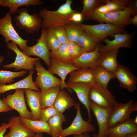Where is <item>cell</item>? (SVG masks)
Instances as JSON below:
<instances>
[{
	"label": "cell",
	"mask_w": 137,
	"mask_h": 137,
	"mask_svg": "<svg viewBox=\"0 0 137 137\" xmlns=\"http://www.w3.org/2000/svg\"><path fill=\"white\" fill-rule=\"evenodd\" d=\"M72 2V0H66L64 3L55 11L44 8L41 9L39 14L42 19L41 27L46 29H52L73 22L71 15L76 12L77 9H72L71 6Z\"/></svg>",
	"instance_id": "cell-1"
},
{
	"label": "cell",
	"mask_w": 137,
	"mask_h": 137,
	"mask_svg": "<svg viewBox=\"0 0 137 137\" xmlns=\"http://www.w3.org/2000/svg\"><path fill=\"white\" fill-rule=\"evenodd\" d=\"M131 15H132V11L128 7L123 10L109 12L104 14L100 13L94 10L90 19L124 28L128 25V22Z\"/></svg>",
	"instance_id": "cell-2"
},
{
	"label": "cell",
	"mask_w": 137,
	"mask_h": 137,
	"mask_svg": "<svg viewBox=\"0 0 137 137\" xmlns=\"http://www.w3.org/2000/svg\"><path fill=\"white\" fill-rule=\"evenodd\" d=\"M18 13L14 16L13 19L19 28L31 34L38 31L41 27L42 19L39 14H30L28 10L25 8L21 9Z\"/></svg>",
	"instance_id": "cell-3"
},
{
	"label": "cell",
	"mask_w": 137,
	"mask_h": 137,
	"mask_svg": "<svg viewBox=\"0 0 137 137\" xmlns=\"http://www.w3.org/2000/svg\"><path fill=\"white\" fill-rule=\"evenodd\" d=\"M12 17L9 12L3 18H0V35L2 36L6 43L10 41L14 42L23 51L27 46L28 41L22 38L15 29L12 24Z\"/></svg>",
	"instance_id": "cell-4"
},
{
	"label": "cell",
	"mask_w": 137,
	"mask_h": 137,
	"mask_svg": "<svg viewBox=\"0 0 137 137\" xmlns=\"http://www.w3.org/2000/svg\"><path fill=\"white\" fill-rule=\"evenodd\" d=\"M84 31L95 39L99 43L108 36L117 33H127L124 28L108 23L89 25L76 24Z\"/></svg>",
	"instance_id": "cell-5"
},
{
	"label": "cell",
	"mask_w": 137,
	"mask_h": 137,
	"mask_svg": "<svg viewBox=\"0 0 137 137\" xmlns=\"http://www.w3.org/2000/svg\"><path fill=\"white\" fill-rule=\"evenodd\" d=\"M131 99L126 103L117 102L113 107L109 116L108 128L129 119L132 112L137 111V103Z\"/></svg>",
	"instance_id": "cell-6"
},
{
	"label": "cell",
	"mask_w": 137,
	"mask_h": 137,
	"mask_svg": "<svg viewBox=\"0 0 137 137\" xmlns=\"http://www.w3.org/2000/svg\"><path fill=\"white\" fill-rule=\"evenodd\" d=\"M6 44L8 49L16 53V57L13 62L2 67L7 69L13 68L17 71L22 69L30 71L34 69L36 63L39 61L40 58H32L26 55L19 49L17 45L13 42L7 43Z\"/></svg>",
	"instance_id": "cell-7"
},
{
	"label": "cell",
	"mask_w": 137,
	"mask_h": 137,
	"mask_svg": "<svg viewBox=\"0 0 137 137\" xmlns=\"http://www.w3.org/2000/svg\"><path fill=\"white\" fill-rule=\"evenodd\" d=\"M80 104L76 103L75 107L77 110L76 116L71 125L63 129L58 137H66L73 135H79L84 133L92 132L95 130L94 125L82 118L80 110Z\"/></svg>",
	"instance_id": "cell-8"
},
{
	"label": "cell",
	"mask_w": 137,
	"mask_h": 137,
	"mask_svg": "<svg viewBox=\"0 0 137 137\" xmlns=\"http://www.w3.org/2000/svg\"><path fill=\"white\" fill-rule=\"evenodd\" d=\"M89 98L90 101L106 108L112 107L117 103L114 95L107 88L95 81L91 83Z\"/></svg>",
	"instance_id": "cell-9"
},
{
	"label": "cell",
	"mask_w": 137,
	"mask_h": 137,
	"mask_svg": "<svg viewBox=\"0 0 137 137\" xmlns=\"http://www.w3.org/2000/svg\"><path fill=\"white\" fill-rule=\"evenodd\" d=\"M34 68L37 71V76L34 83L37 88L40 89L41 92L58 85L60 86V88H62L63 83L61 80L45 68L39 61L36 63Z\"/></svg>",
	"instance_id": "cell-10"
},
{
	"label": "cell",
	"mask_w": 137,
	"mask_h": 137,
	"mask_svg": "<svg viewBox=\"0 0 137 137\" xmlns=\"http://www.w3.org/2000/svg\"><path fill=\"white\" fill-rule=\"evenodd\" d=\"M15 90L13 94L8 95L2 101L13 109L17 111L20 116L32 119V113L28 110L25 102L24 89H19Z\"/></svg>",
	"instance_id": "cell-11"
},
{
	"label": "cell",
	"mask_w": 137,
	"mask_h": 137,
	"mask_svg": "<svg viewBox=\"0 0 137 137\" xmlns=\"http://www.w3.org/2000/svg\"><path fill=\"white\" fill-rule=\"evenodd\" d=\"M46 29L42 28L40 38L37 39V43L31 46H27L22 51L26 55L33 56L42 59L49 68L50 65V52L46 40Z\"/></svg>",
	"instance_id": "cell-12"
},
{
	"label": "cell",
	"mask_w": 137,
	"mask_h": 137,
	"mask_svg": "<svg viewBox=\"0 0 137 137\" xmlns=\"http://www.w3.org/2000/svg\"><path fill=\"white\" fill-rule=\"evenodd\" d=\"M111 36L114 37L112 40L105 39L103 41L106 45L101 47H99V51L101 53H103L121 47H126L130 48L132 46V40L133 35L132 34L127 33H117L112 35Z\"/></svg>",
	"instance_id": "cell-13"
},
{
	"label": "cell",
	"mask_w": 137,
	"mask_h": 137,
	"mask_svg": "<svg viewBox=\"0 0 137 137\" xmlns=\"http://www.w3.org/2000/svg\"><path fill=\"white\" fill-rule=\"evenodd\" d=\"M90 105L91 110L95 116L98 123L99 128L98 134L100 136H104L108 128V121L113 107L109 108L104 107L91 101H90Z\"/></svg>",
	"instance_id": "cell-14"
},
{
	"label": "cell",
	"mask_w": 137,
	"mask_h": 137,
	"mask_svg": "<svg viewBox=\"0 0 137 137\" xmlns=\"http://www.w3.org/2000/svg\"><path fill=\"white\" fill-rule=\"evenodd\" d=\"M114 74L121 87L131 92L136 89L137 78L128 67L119 64Z\"/></svg>",
	"instance_id": "cell-15"
},
{
	"label": "cell",
	"mask_w": 137,
	"mask_h": 137,
	"mask_svg": "<svg viewBox=\"0 0 137 137\" xmlns=\"http://www.w3.org/2000/svg\"><path fill=\"white\" fill-rule=\"evenodd\" d=\"M66 84L70 91L71 92V89L75 92L80 101L85 106L88 114L87 121L91 123L92 116L89 98L91 83L80 82Z\"/></svg>",
	"instance_id": "cell-16"
},
{
	"label": "cell",
	"mask_w": 137,
	"mask_h": 137,
	"mask_svg": "<svg viewBox=\"0 0 137 137\" xmlns=\"http://www.w3.org/2000/svg\"><path fill=\"white\" fill-rule=\"evenodd\" d=\"M50 62L48 71L53 75L56 74L60 77L63 83L61 89L65 87L68 89L65 81L67 76L72 71L80 68L74 66L71 62H60L51 58Z\"/></svg>",
	"instance_id": "cell-17"
},
{
	"label": "cell",
	"mask_w": 137,
	"mask_h": 137,
	"mask_svg": "<svg viewBox=\"0 0 137 137\" xmlns=\"http://www.w3.org/2000/svg\"><path fill=\"white\" fill-rule=\"evenodd\" d=\"M137 132V125L133 122V119L118 123L108 128L105 133L107 137H127L130 133Z\"/></svg>",
	"instance_id": "cell-18"
},
{
	"label": "cell",
	"mask_w": 137,
	"mask_h": 137,
	"mask_svg": "<svg viewBox=\"0 0 137 137\" xmlns=\"http://www.w3.org/2000/svg\"><path fill=\"white\" fill-rule=\"evenodd\" d=\"M99 45L94 50L85 52L79 57L72 60L71 63L80 68L93 69L98 65V61L101 53L99 51Z\"/></svg>",
	"instance_id": "cell-19"
},
{
	"label": "cell",
	"mask_w": 137,
	"mask_h": 137,
	"mask_svg": "<svg viewBox=\"0 0 137 137\" xmlns=\"http://www.w3.org/2000/svg\"><path fill=\"white\" fill-rule=\"evenodd\" d=\"M10 131L4 137H33L35 133L27 128L20 121L19 116L10 118L8 123Z\"/></svg>",
	"instance_id": "cell-20"
},
{
	"label": "cell",
	"mask_w": 137,
	"mask_h": 137,
	"mask_svg": "<svg viewBox=\"0 0 137 137\" xmlns=\"http://www.w3.org/2000/svg\"><path fill=\"white\" fill-rule=\"evenodd\" d=\"M118 49L101 53L98 59V65L114 73L119 65L117 59Z\"/></svg>",
	"instance_id": "cell-21"
},
{
	"label": "cell",
	"mask_w": 137,
	"mask_h": 137,
	"mask_svg": "<svg viewBox=\"0 0 137 137\" xmlns=\"http://www.w3.org/2000/svg\"><path fill=\"white\" fill-rule=\"evenodd\" d=\"M26 101L32 115V120H39V115L41 109L40 103V91L32 89H24Z\"/></svg>",
	"instance_id": "cell-22"
},
{
	"label": "cell",
	"mask_w": 137,
	"mask_h": 137,
	"mask_svg": "<svg viewBox=\"0 0 137 137\" xmlns=\"http://www.w3.org/2000/svg\"><path fill=\"white\" fill-rule=\"evenodd\" d=\"M70 77L66 84L78 83H92L95 82L93 69L80 68L72 71L69 73Z\"/></svg>",
	"instance_id": "cell-23"
},
{
	"label": "cell",
	"mask_w": 137,
	"mask_h": 137,
	"mask_svg": "<svg viewBox=\"0 0 137 137\" xmlns=\"http://www.w3.org/2000/svg\"><path fill=\"white\" fill-rule=\"evenodd\" d=\"M34 72L33 70H30L28 75L24 79L11 84L0 85V94L10 90L19 89H29L37 91H40L33 81L32 76Z\"/></svg>",
	"instance_id": "cell-24"
},
{
	"label": "cell",
	"mask_w": 137,
	"mask_h": 137,
	"mask_svg": "<svg viewBox=\"0 0 137 137\" xmlns=\"http://www.w3.org/2000/svg\"><path fill=\"white\" fill-rule=\"evenodd\" d=\"M74 99L65 90H60L53 105L60 113L62 114L66 110L75 106Z\"/></svg>",
	"instance_id": "cell-25"
},
{
	"label": "cell",
	"mask_w": 137,
	"mask_h": 137,
	"mask_svg": "<svg viewBox=\"0 0 137 137\" xmlns=\"http://www.w3.org/2000/svg\"><path fill=\"white\" fill-rule=\"evenodd\" d=\"M19 117L20 121L27 128L35 133L45 132L51 136V131L47 122L27 119L19 116Z\"/></svg>",
	"instance_id": "cell-26"
},
{
	"label": "cell",
	"mask_w": 137,
	"mask_h": 137,
	"mask_svg": "<svg viewBox=\"0 0 137 137\" xmlns=\"http://www.w3.org/2000/svg\"><path fill=\"white\" fill-rule=\"evenodd\" d=\"M42 4L39 0H4L1 6L3 7H7L9 8V13L11 15L18 13L19 7L22 6L26 7L30 5L33 6L39 5Z\"/></svg>",
	"instance_id": "cell-27"
},
{
	"label": "cell",
	"mask_w": 137,
	"mask_h": 137,
	"mask_svg": "<svg viewBox=\"0 0 137 137\" xmlns=\"http://www.w3.org/2000/svg\"><path fill=\"white\" fill-rule=\"evenodd\" d=\"M93 69L95 81L104 88H107L109 81L115 78L114 73L99 66L98 65Z\"/></svg>",
	"instance_id": "cell-28"
},
{
	"label": "cell",
	"mask_w": 137,
	"mask_h": 137,
	"mask_svg": "<svg viewBox=\"0 0 137 137\" xmlns=\"http://www.w3.org/2000/svg\"><path fill=\"white\" fill-rule=\"evenodd\" d=\"M60 90V85L50 88L40 93L41 108L53 105Z\"/></svg>",
	"instance_id": "cell-29"
},
{
	"label": "cell",
	"mask_w": 137,
	"mask_h": 137,
	"mask_svg": "<svg viewBox=\"0 0 137 137\" xmlns=\"http://www.w3.org/2000/svg\"><path fill=\"white\" fill-rule=\"evenodd\" d=\"M66 121L64 115L59 113L54 116L47 122L51 132L52 137H58L63 130L62 125Z\"/></svg>",
	"instance_id": "cell-30"
},
{
	"label": "cell",
	"mask_w": 137,
	"mask_h": 137,
	"mask_svg": "<svg viewBox=\"0 0 137 137\" xmlns=\"http://www.w3.org/2000/svg\"><path fill=\"white\" fill-rule=\"evenodd\" d=\"M83 5V9L81 13L83 19L88 21L91 17L95 9L99 6L105 3V0H82L81 1Z\"/></svg>",
	"instance_id": "cell-31"
},
{
	"label": "cell",
	"mask_w": 137,
	"mask_h": 137,
	"mask_svg": "<svg viewBox=\"0 0 137 137\" xmlns=\"http://www.w3.org/2000/svg\"><path fill=\"white\" fill-rule=\"evenodd\" d=\"M76 43L88 52L95 50L99 43L95 39L85 31Z\"/></svg>",
	"instance_id": "cell-32"
},
{
	"label": "cell",
	"mask_w": 137,
	"mask_h": 137,
	"mask_svg": "<svg viewBox=\"0 0 137 137\" xmlns=\"http://www.w3.org/2000/svg\"><path fill=\"white\" fill-rule=\"evenodd\" d=\"M68 41L62 44L56 51L50 52V58L60 62L71 63L72 60L69 56L67 50Z\"/></svg>",
	"instance_id": "cell-33"
},
{
	"label": "cell",
	"mask_w": 137,
	"mask_h": 137,
	"mask_svg": "<svg viewBox=\"0 0 137 137\" xmlns=\"http://www.w3.org/2000/svg\"><path fill=\"white\" fill-rule=\"evenodd\" d=\"M28 71L24 70L18 72L8 71H0V85H5L14 81L15 78L22 77L27 74Z\"/></svg>",
	"instance_id": "cell-34"
},
{
	"label": "cell",
	"mask_w": 137,
	"mask_h": 137,
	"mask_svg": "<svg viewBox=\"0 0 137 137\" xmlns=\"http://www.w3.org/2000/svg\"><path fill=\"white\" fill-rule=\"evenodd\" d=\"M69 41L76 42L84 31L76 24L72 22L65 25Z\"/></svg>",
	"instance_id": "cell-35"
},
{
	"label": "cell",
	"mask_w": 137,
	"mask_h": 137,
	"mask_svg": "<svg viewBox=\"0 0 137 137\" xmlns=\"http://www.w3.org/2000/svg\"><path fill=\"white\" fill-rule=\"evenodd\" d=\"M129 0H105V5L109 12L123 10L128 7Z\"/></svg>",
	"instance_id": "cell-36"
},
{
	"label": "cell",
	"mask_w": 137,
	"mask_h": 137,
	"mask_svg": "<svg viewBox=\"0 0 137 137\" xmlns=\"http://www.w3.org/2000/svg\"><path fill=\"white\" fill-rule=\"evenodd\" d=\"M45 38L48 48L51 52L56 51L62 45L51 29H46Z\"/></svg>",
	"instance_id": "cell-37"
},
{
	"label": "cell",
	"mask_w": 137,
	"mask_h": 137,
	"mask_svg": "<svg viewBox=\"0 0 137 137\" xmlns=\"http://www.w3.org/2000/svg\"><path fill=\"white\" fill-rule=\"evenodd\" d=\"M67 50L72 60L79 57L84 53L88 52L76 42L69 41L68 43Z\"/></svg>",
	"instance_id": "cell-38"
},
{
	"label": "cell",
	"mask_w": 137,
	"mask_h": 137,
	"mask_svg": "<svg viewBox=\"0 0 137 137\" xmlns=\"http://www.w3.org/2000/svg\"><path fill=\"white\" fill-rule=\"evenodd\" d=\"M59 113L53 105L41 108L39 115L40 120L47 122L51 118Z\"/></svg>",
	"instance_id": "cell-39"
},
{
	"label": "cell",
	"mask_w": 137,
	"mask_h": 137,
	"mask_svg": "<svg viewBox=\"0 0 137 137\" xmlns=\"http://www.w3.org/2000/svg\"><path fill=\"white\" fill-rule=\"evenodd\" d=\"M51 29L54 34L62 44H64L69 41L64 26L56 27Z\"/></svg>",
	"instance_id": "cell-40"
},
{
	"label": "cell",
	"mask_w": 137,
	"mask_h": 137,
	"mask_svg": "<svg viewBox=\"0 0 137 137\" xmlns=\"http://www.w3.org/2000/svg\"><path fill=\"white\" fill-rule=\"evenodd\" d=\"M71 18L72 22L76 24L81 23L83 20L82 16L81 13L77 12L72 14Z\"/></svg>",
	"instance_id": "cell-41"
},
{
	"label": "cell",
	"mask_w": 137,
	"mask_h": 137,
	"mask_svg": "<svg viewBox=\"0 0 137 137\" xmlns=\"http://www.w3.org/2000/svg\"><path fill=\"white\" fill-rule=\"evenodd\" d=\"M128 7L130 9L132 15L133 16L137 14V1L136 0H129Z\"/></svg>",
	"instance_id": "cell-42"
},
{
	"label": "cell",
	"mask_w": 137,
	"mask_h": 137,
	"mask_svg": "<svg viewBox=\"0 0 137 137\" xmlns=\"http://www.w3.org/2000/svg\"><path fill=\"white\" fill-rule=\"evenodd\" d=\"M13 109L5 104L0 98V113L12 111Z\"/></svg>",
	"instance_id": "cell-43"
},
{
	"label": "cell",
	"mask_w": 137,
	"mask_h": 137,
	"mask_svg": "<svg viewBox=\"0 0 137 137\" xmlns=\"http://www.w3.org/2000/svg\"><path fill=\"white\" fill-rule=\"evenodd\" d=\"M96 12L101 14H104L109 12V11L105 4L101 5L95 10Z\"/></svg>",
	"instance_id": "cell-44"
},
{
	"label": "cell",
	"mask_w": 137,
	"mask_h": 137,
	"mask_svg": "<svg viewBox=\"0 0 137 137\" xmlns=\"http://www.w3.org/2000/svg\"><path fill=\"white\" fill-rule=\"evenodd\" d=\"M9 128L8 124L5 123H3L0 126V137H4V135L6 132L7 129Z\"/></svg>",
	"instance_id": "cell-45"
},
{
	"label": "cell",
	"mask_w": 137,
	"mask_h": 137,
	"mask_svg": "<svg viewBox=\"0 0 137 137\" xmlns=\"http://www.w3.org/2000/svg\"><path fill=\"white\" fill-rule=\"evenodd\" d=\"M128 25L132 24L135 27H137V14L135 15L133 17H131L128 22Z\"/></svg>",
	"instance_id": "cell-46"
},
{
	"label": "cell",
	"mask_w": 137,
	"mask_h": 137,
	"mask_svg": "<svg viewBox=\"0 0 137 137\" xmlns=\"http://www.w3.org/2000/svg\"><path fill=\"white\" fill-rule=\"evenodd\" d=\"M73 137H91L89 133L86 132V133H83L82 134L80 135H74Z\"/></svg>",
	"instance_id": "cell-47"
},
{
	"label": "cell",
	"mask_w": 137,
	"mask_h": 137,
	"mask_svg": "<svg viewBox=\"0 0 137 137\" xmlns=\"http://www.w3.org/2000/svg\"><path fill=\"white\" fill-rule=\"evenodd\" d=\"M127 137H137V132L130 133L127 135Z\"/></svg>",
	"instance_id": "cell-48"
},
{
	"label": "cell",
	"mask_w": 137,
	"mask_h": 137,
	"mask_svg": "<svg viewBox=\"0 0 137 137\" xmlns=\"http://www.w3.org/2000/svg\"><path fill=\"white\" fill-rule=\"evenodd\" d=\"M43 135L42 133L36 134L33 137H43Z\"/></svg>",
	"instance_id": "cell-49"
},
{
	"label": "cell",
	"mask_w": 137,
	"mask_h": 137,
	"mask_svg": "<svg viewBox=\"0 0 137 137\" xmlns=\"http://www.w3.org/2000/svg\"><path fill=\"white\" fill-rule=\"evenodd\" d=\"M4 58L5 57L4 56L2 55H1L0 56V64L2 62Z\"/></svg>",
	"instance_id": "cell-50"
},
{
	"label": "cell",
	"mask_w": 137,
	"mask_h": 137,
	"mask_svg": "<svg viewBox=\"0 0 137 137\" xmlns=\"http://www.w3.org/2000/svg\"><path fill=\"white\" fill-rule=\"evenodd\" d=\"M93 137H107L106 136H99L98 134L96 133H94L93 135Z\"/></svg>",
	"instance_id": "cell-51"
},
{
	"label": "cell",
	"mask_w": 137,
	"mask_h": 137,
	"mask_svg": "<svg viewBox=\"0 0 137 137\" xmlns=\"http://www.w3.org/2000/svg\"><path fill=\"white\" fill-rule=\"evenodd\" d=\"M134 123L136 124L137 125V116L135 117L134 119H133Z\"/></svg>",
	"instance_id": "cell-52"
},
{
	"label": "cell",
	"mask_w": 137,
	"mask_h": 137,
	"mask_svg": "<svg viewBox=\"0 0 137 137\" xmlns=\"http://www.w3.org/2000/svg\"><path fill=\"white\" fill-rule=\"evenodd\" d=\"M3 1L4 0H0V6H1L3 2Z\"/></svg>",
	"instance_id": "cell-53"
}]
</instances>
